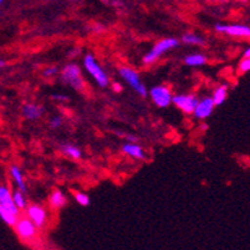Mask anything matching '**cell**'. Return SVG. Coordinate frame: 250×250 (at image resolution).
<instances>
[{"instance_id": "26", "label": "cell", "mask_w": 250, "mask_h": 250, "mask_svg": "<svg viewBox=\"0 0 250 250\" xmlns=\"http://www.w3.org/2000/svg\"><path fill=\"white\" fill-rule=\"evenodd\" d=\"M127 140H128L129 142H132V143L137 142V137H135V136H127Z\"/></svg>"}, {"instance_id": "17", "label": "cell", "mask_w": 250, "mask_h": 250, "mask_svg": "<svg viewBox=\"0 0 250 250\" xmlns=\"http://www.w3.org/2000/svg\"><path fill=\"white\" fill-rule=\"evenodd\" d=\"M0 218L9 224V226H15V223L18 220V215L14 214V213H11L10 210H8L6 208H4L1 204H0Z\"/></svg>"}, {"instance_id": "25", "label": "cell", "mask_w": 250, "mask_h": 250, "mask_svg": "<svg viewBox=\"0 0 250 250\" xmlns=\"http://www.w3.org/2000/svg\"><path fill=\"white\" fill-rule=\"evenodd\" d=\"M58 74V67H47L44 71V76H52Z\"/></svg>"}, {"instance_id": "9", "label": "cell", "mask_w": 250, "mask_h": 250, "mask_svg": "<svg viewBox=\"0 0 250 250\" xmlns=\"http://www.w3.org/2000/svg\"><path fill=\"white\" fill-rule=\"evenodd\" d=\"M26 215L33 220V223L38 227V228L44 227L45 223H46L47 220L46 210H45L42 207L36 206V204H33V206L28 207V209H26Z\"/></svg>"}, {"instance_id": "22", "label": "cell", "mask_w": 250, "mask_h": 250, "mask_svg": "<svg viewBox=\"0 0 250 250\" xmlns=\"http://www.w3.org/2000/svg\"><path fill=\"white\" fill-rule=\"evenodd\" d=\"M75 199L77 201V203L80 204V206H88L90 204V198H88V195L85 194V193H76L75 194Z\"/></svg>"}, {"instance_id": "30", "label": "cell", "mask_w": 250, "mask_h": 250, "mask_svg": "<svg viewBox=\"0 0 250 250\" xmlns=\"http://www.w3.org/2000/svg\"><path fill=\"white\" fill-rule=\"evenodd\" d=\"M1 3H3V0H0V4H1Z\"/></svg>"}, {"instance_id": "8", "label": "cell", "mask_w": 250, "mask_h": 250, "mask_svg": "<svg viewBox=\"0 0 250 250\" xmlns=\"http://www.w3.org/2000/svg\"><path fill=\"white\" fill-rule=\"evenodd\" d=\"M151 97L158 107H167L172 102V94L165 86H157L151 90Z\"/></svg>"}, {"instance_id": "11", "label": "cell", "mask_w": 250, "mask_h": 250, "mask_svg": "<svg viewBox=\"0 0 250 250\" xmlns=\"http://www.w3.org/2000/svg\"><path fill=\"white\" fill-rule=\"evenodd\" d=\"M0 204L6 208L8 210H10L11 213L19 215V208L17 207V204L14 203V198H13V194L10 193V190L6 187H0Z\"/></svg>"}, {"instance_id": "13", "label": "cell", "mask_w": 250, "mask_h": 250, "mask_svg": "<svg viewBox=\"0 0 250 250\" xmlns=\"http://www.w3.org/2000/svg\"><path fill=\"white\" fill-rule=\"evenodd\" d=\"M124 152L128 156L133 157V158H137V160H145V152L138 145H135V143H127L124 146Z\"/></svg>"}, {"instance_id": "21", "label": "cell", "mask_w": 250, "mask_h": 250, "mask_svg": "<svg viewBox=\"0 0 250 250\" xmlns=\"http://www.w3.org/2000/svg\"><path fill=\"white\" fill-rule=\"evenodd\" d=\"M24 192H21V190H17V192L13 194V198H14V203L17 204V207L19 209H24L25 207H26V201H25L24 198V194H22Z\"/></svg>"}, {"instance_id": "27", "label": "cell", "mask_w": 250, "mask_h": 250, "mask_svg": "<svg viewBox=\"0 0 250 250\" xmlns=\"http://www.w3.org/2000/svg\"><path fill=\"white\" fill-rule=\"evenodd\" d=\"M54 99L56 100H67L66 96H60V95H56V96H54Z\"/></svg>"}, {"instance_id": "12", "label": "cell", "mask_w": 250, "mask_h": 250, "mask_svg": "<svg viewBox=\"0 0 250 250\" xmlns=\"http://www.w3.org/2000/svg\"><path fill=\"white\" fill-rule=\"evenodd\" d=\"M22 112H24V116L28 120H38V118L42 117V107L38 106V104H25L24 108H22Z\"/></svg>"}, {"instance_id": "29", "label": "cell", "mask_w": 250, "mask_h": 250, "mask_svg": "<svg viewBox=\"0 0 250 250\" xmlns=\"http://www.w3.org/2000/svg\"><path fill=\"white\" fill-rule=\"evenodd\" d=\"M4 66H5V61L0 60V69H1V67H4Z\"/></svg>"}, {"instance_id": "3", "label": "cell", "mask_w": 250, "mask_h": 250, "mask_svg": "<svg viewBox=\"0 0 250 250\" xmlns=\"http://www.w3.org/2000/svg\"><path fill=\"white\" fill-rule=\"evenodd\" d=\"M83 63H85V67L90 75L94 77V80L99 83L101 87H106L108 85V77L106 75V72L101 69L97 61L95 60L92 55H86L85 60H83Z\"/></svg>"}, {"instance_id": "15", "label": "cell", "mask_w": 250, "mask_h": 250, "mask_svg": "<svg viewBox=\"0 0 250 250\" xmlns=\"http://www.w3.org/2000/svg\"><path fill=\"white\" fill-rule=\"evenodd\" d=\"M50 204L52 208H61L66 204V197L60 190H55V192H52L51 197H50Z\"/></svg>"}, {"instance_id": "23", "label": "cell", "mask_w": 250, "mask_h": 250, "mask_svg": "<svg viewBox=\"0 0 250 250\" xmlns=\"http://www.w3.org/2000/svg\"><path fill=\"white\" fill-rule=\"evenodd\" d=\"M239 70L242 72L250 71V58H244L239 63Z\"/></svg>"}, {"instance_id": "20", "label": "cell", "mask_w": 250, "mask_h": 250, "mask_svg": "<svg viewBox=\"0 0 250 250\" xmlns=\"http://www.w3.org/2000/svg\"><path fill=\"white\" fill-rule=\"evenodd\" d=\"M61 151L63 152V154L71 157V158H75V160H79L81 157V151L77 147L72 146V145H62L61 146Z\"/></svg>"}, {"instance_id": "18", "label": "cell", "mask_w": 250, "mask_h": 250, "mask_svg": "<svg viewBox=\"0 0 250 250\" xmlns=\"http://www.w3.org/2000/svg\"><path fill=\"white\" fill-rule=\"evenodd\" d=\"M227 90H228L227 85L226 86H224V85L219 86V87L215 88L214 94H213V101H214L215 106H219V104H222L223 102L226 101Z\"/></svg>"}, {"instance_id": "10", "label": "cell", "mask_w": 250, "mask_h": 250, "mask_svg": "<svg viewBox=\"0 0 250 250\" xmlns=\"http://www.w3.org/2000/svg\"><path fill=\"white\" fill-rule=\"evenodd\" d=\"M214 106L215 104L214 101H213V99L207 97V99H203L202 101L198 102V104H197V107H195L194 112L193 113H194L195 117L199 118V120H204V118L209 117V116L212 115Z\"/></svg>"}, {"instance_id": "19", "label": "cell", "mask_w": 250, "mask_h": 250, "mask_svg": "<svg viewBox=\"0 0 250 250\" xmlns=\"http://www.w3.org/2000/svg\"><path fill=\"white\" fill-rule=\"evenodd\" d=\"M182 42L188 45H198V46L204 45V39H202L199 35H195V34H186V35L182 36Z\"/></svg>"}, {"instance_id": "16", "label": "cell", "mask_w": 250, "mask_h": 250, "mask_svg": "<svg viewBox=\"0 0 250 250\" xmlns=\"http://www.w3.org/2000/svg\"><path fill=\"white\" fill-rule=\"evenodd\" d=\"M10 173H11V176H13V178H14L18 188H19L21 192H26V186H25L24 178H22L21 170H20L17 166H13V167L10 168Z\"/></svg>"}, {"instance_id": "14", "label": "cell", "mask_w": 250, "mask_h": 250, "mask_svg": "<svg viewBox=\"0 0 250 250\" xmlns=\"http://www.w3.org/2000/svg\"><path fill=\"white\" fill-rule=\"evenodd\" d=\"M184 62L187 63L188 66H202L207 62V58L202 54H190L184 59Z\"/></svg>"}, {"instance_id": "6", "label": "cell", "mask_w": 250, "mask_h": 250, "mask_svg": "<svg viewBox=\"0 0 250 250\" xmlns=\"http://www.w3.org/2000/svg\"><path fill=\"white\" fill-rule=\"evenodd\" d=\"M215 30L218 33L228 34V35L234 36V38H250V28L247 25H215Z\"/></svg>"}, {"instance_id": "4", "label": "cell", "mask_w": 250, "mask_h": 250, "mask_svg": "<svg viewBox=\"0 0 250 250\" xmlns=\"http://www.w3.org/2000/svg\"><path fill=\"white\" fill-rule=\"evenodd\" d=\"M61 76H62V80L66 83H69L75 90L81 91L83 88V77H81V71L79 66H76L74 63L63 67Z\"/></svg>"}, {"instance_id": "24", "label": "cell", "mask_w": 250, "mask_h": 250, "mask_svg": "<svg viewBox=\"0 0 250 250\" xmlns=\"http://www.w3.org/2000/svg\"><path fill=\"white\" fill-rule=\"evenodd\" d=\"M61 125H62V120H61L60 117H54L51 121H50V126H51L52 128H58Z\"/></svg>"}, {"instance_id": "1", "label": "cell", "mask_w": 250, "mask_h": 250, "mask_svg": "<svg viewBox=\"0 0 250 250\" xmlns=\"http://www.w3.org/2000/svg\"><path fill=\"white\" fill-rule=\"evenodd\" d=\"M38 227L33 223V220L29 217H22L19 218L15 223V231H17L18 236L25 243L33 242L36 238L38 234Z\"/></svg>"}, {"instance_id": "5", "label": "cell", "mask_w": 250, "mask_h": 250, "mask_svg": "<svg viewBox=\"0 0 250 250\" xmlns=\"http://www.w3.org/2000/svg\"><path fill=\"white\" fill-rule=\"evenodd\" d=\"M120 75L124 77V80H126L127 83H129V86H131L136 92H138L141 96H146V86L142 83L137 72L133 71V70L129 69V67H121V69H120Z\"/></svg>"}, {"instance_id": "2", "label": "cell", "mask_w": 250, "mask_h": 250, "mask_svg": "<svg viewBox=\"0 0 250 250\" xmlns=\"http://www.w3.org/2000/svg\"><path fill=\"white\" fill-rule=\"evenodd\" d=\"M177 46H178V40H177V39H173V38L163 39V40H161L160 42H157V44L154 45L153 49H152L151 51H149L148 54L143 58V62L147 63V65L153 63L157 59L162 55V54H165L166 51H168V50L170 49H174V47Z\"/></svg>"}, {"instance_id": "7", "label": "cell", "mask_w": 250, "mask_h": 250, "mask_svg": "<svg viewBox=\"0 0 250 250\" xmlns=\"http://www.w3.org/2000/svg\"><path fill=\"white\" fill-rule=\"evenodd\" d=\"M172 102L184 113H193L199 101L193 95H177L172 99Z\"/></svg>"}, {"instance_id": "28", "label": "cell", "mask_w": 250, "mask_h": 250, "mask_svg": "<svg viewBox=\"0 0 250 250\" xmlns=\"http://www.w3.org/2000/svg\"><path fill=\"white\" fill-rule=\"evenodd\" d=\"M244 58H250V47L244 51Z\"/></svg>"}]
</instances>
